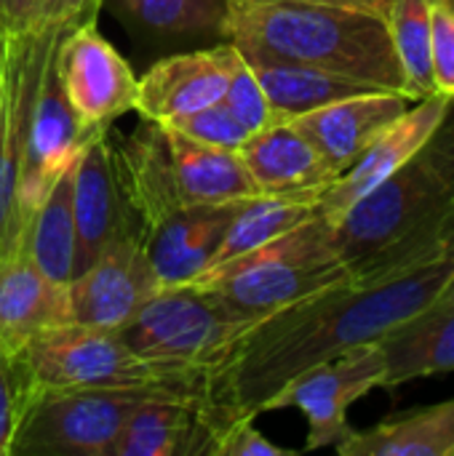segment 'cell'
I'll use <instances>...</instances> for the list:
<instances>
[{
  "instance_id": "obj_1",
  "label": "cell",
  "mask_w": 454,
  "mask_h": 456,
  "mask_svg": "<svg viewBox=\"0 0 454 456\" xmlns=\"http://www.w3.org/2000/svg\"><path fill=\"white\" fill-rule=\"evenodd\" d=\"M452 273L454 254H447L383 281L351 278L257 323L203 379L214 446L233 422L265 414V406L297 374L377 342L393 326L431 307Z\"/></svg>"
},
{
  "instance_id": "obj_2",
  "label": "cell",
  "mask_w": 454,
  "mask_h": 456,
  "mask_svg": "<svg viewBox=\"0 0 454 456\" xmlns=\"http://www.w3.org/2000/svg\"><path fill=\"white\" fill-rule=\"evenodd\" d=\"M332 240L353 281L454 254V99L428 142L332 224Z\"/></svg>"
},
{
  "instance_id": "obj_3",
  "label": "cell",
  "mask_w": 454,
  "mask_h": 456,
  "mask_svg": "<svg viewBox=\"0 0 454 456\" xmlns=\"http://www.w3.org/2000/svg\"><path fill=\"white\" fill-rule=\"evenodd\" d=\"M225 37L241 53L292 59L372 88L407 94L388 24L369 11L289 0H230Z\"/></svg>"
},
{
  "instance_id": "obj_4",
  "label": "cell",
  "mask_w": 454,
  "mask_h": 456,
  "mask_svg": "<svg viewBox=\"0 0 454 456\" xmlns=\"http://www.w3.org/2000/svg\"><path fill=\"white\" fill-rule=\"evenodd\" d=\"M351 278V270L334 251L332 224L313 214L292 232L225 265L209 267L190 281V286L214 294L233 310L262 323L265 318Z\"/></svg>"
},
{
  "instance_id": "obj_5",
  "label": "cell",
  "mask_w": 454,
  "mask_h": 456,
  "mask_svg": "<svg viewBox=\"0 0 454 456\" xmlns=\"http://www.w3.org/2000/svg\"><path fill=\"white\" fill-rule=\"evenodd\" d=\"M260 321L198 286L161 289L126 326L123 342L144 361L201 385Z\"/></svg>"
},
{
  "instance_id": "obj_6",
  "label": "cell",
  "mask_w": 454,
  "mask_h": 456,
  "mask_svg": "<svg viewBox=\"0 0 454 456\" xmlns=\"http://www.w3.org/2000/svg\"><path fill=\"white\" fill-rule=\"evenodd\" d=\"M21 390H166L203 398L201 385L139 358L118 331L78 323L35 337L16 358Z\"/></svg>"
},
{
  "instance_id": "obj_7",
  "label": "cell",
  "mask_w": 454,
  "mask_h": 456,
  "mask_svg": "<svg viewBox=\"0 0 454 456\" xmlns=\"http://www.w3.org/2000/svg\"><path fill=\"white\" fill-rule=\"evenodd\" d=\"M166 390H27L11 456H112L123 422Z\"/></svg>"
},
{
  "instance_id": "obj_8",
  "label": "cell",
  "mask_w": 454,
  "mask_h": 456,
  "mask_svg": "<svg viewBox=\"0 0 454 456\" xmlns=\"http://www.w3.org/2000/svg\"><path fill=\"white\" fill-rule=\"evenodd\" d=\"M3 32V29H0ZM64 29H16L3 32L0 72V254L16 248L24 238L21 222V174L29 139L35 99Z\"/></svg>"
},
{
  "instance_id": "obj_9",
  "label": "cell",
  "mask_w": 454,
  "mask_h": 456,
  "mask_svg": "<svg viewBox=\"0 0 454 456\" xmlns=\"http://www.w3.org/2000/svg\"><path fill=\"white\" fill-rule=\"evenodd\" d=\"M51 69L88 139L107 134L118 118L134 110L136 75L120 51L96 29V19L59 35Z\"/></svg>"
},
{
  "instance_id": "obj_10",
  "label": "cell",
  "mask_w": 454,
  "mask_h": 456,
  "mask_svg": "<svg viewBox=\"0 0 454 456\" xmlns=\"http://www.w3.org/2000/svg\"><path fill=\"white\" fill-rule=\"evenodd\" d=\"M383 382L385 358L380 345H359L297 374L265 406V414L297 409L308 419L305 452L337 449L353 433L348 422V409L372 390L383 387Z\"/></svg>"
},
{
  "instance_id": "obj_11",
  "label": "cell",
  "mask_w": 454,
  "mask_h": 456,
  "mask_svg": "<svg viewBox=\"0 0 454 456\" xmlns=\"http://www.w3.org/2000/svg\"><path fill=\"white\" fill-rule=\"evenodd\" d=\"M161 289L142 243V230H131L67 283L70 323L120 331Z\"/></svg>"
},
{
  "instance_id": "obj_12",
  "label": "cell",
  "mask_w": 454,
  "mask_h": 456,
  "mask_svg": "<svg viewBox=\"0 0 454 456\" xmlns=\"http://www.w3.org/2000/svg\"><path fill=\"white\" fill-rule=\"evenodd\" d=\"M75 265L72 278L88 270L120 235L142 230L126 203L110 131L88 139L72 174Z\"/></svg>"
},
{
  "instance_id": "obj_13",
  "label": "cell",
  "mask_w": 454,
  "mask_h": 456,
  "mask_svg": "<svg viewBox=\"0 0 454 456\" xmlns=\"http://www.w3.org/2000/svg\"><path fill=\"white\" fill-rule=\"evenodd\" d=\"M238 61L241 51L230 40L214 48L166 56L136 80L134 112L144 120L169 123L179 115L217 104L222 102Z\"/></svg>"
},
{
  "instance_id": "obj_14",
  "label": "cell",
  "mask_w": 454,
  "mask_h": 456,
  "mask_svg": "<svg viewBox=\"0 0 454 456\" xmlns=\"http://www.w3.org/2000/svg\"><path fill=\"white\" fill-rule=\"evenodd\" d=\"M452 104V96L431 94L417 99L391 128H385L367 152L345 168L334 184L318 198L316 214L334 224L353 203H359L367 192H372L377 184H383L391 174H396L436 131V126L444 120L447 110Z\"/></svg>"
},
{
  "instance_id": "obj_15",
  "label": "cell",
  "mask_w": 454,
  "mask_h": 456,
  "mask_svg": "<svg viewBox=\"0 0 454 456\" xmlns=\"http://www.w3.org/2000/svg\"><path fill=\"white\" fill-rule=\"evenodd\" d=\"M86 144H88V136L80 131L48 59V67H45V75L35 99L32 120H29V139H27L21 192H19L21 222H27V216L43 203L48 190L67 171L75 168Z\"/></svg>"
},
{
  "instance_id": "obj_16",
  "label": "cell",
  "mask_w": 454,
  "mask_h": 456,
  "mask_svg": "<svg viewBox=\"0 0 454 456\" xmlns=\"http://www.w3.org/2000/svg\"><path fill=\"white\" fill-rule=\"evenodd\" d=\"M238 158L244 160L260 195L318 203V198L340 176L318 147L289 120L252 134L238 147Z\"/></svg>"
},
{
  "instance_id": "obj_17",
  "label": "cell",
  "mask_w": 454,
  "mask_h": 456,
  "mask_svg": "<svg viewBox=\"0 0 454 456\" xmlns=\"http://www.w3.org/2000/svg\"><path fill=\"white\" fill-rule=\"evenodd\" d=\"M412 104L415 99L399 91H364L297 115L289 123L318 147L337 174H343Z\"/></svg>"
},
{
  "instance_id": "obj_18",
  "label": "cell",
  "mask_w": 454,
  "mask_h": 456,
  "mask_svg": "<svg viewBox=\"0 0 454 456\" xmlns=\"http://www.w3.org/2000/svg\"><path fill=\"white\" fill-rule=\"evenodd\" d=\"M64 323L67 286L43 275L24 243L0 254V353L16 358L35 337Z\"/></svg>"
},
{
  "instance_id": "obj_19",
  "label": "cell",
  "mask_w": 454,
  "mask_h": 456,
  "mask_svg": "<svg viewBox=\"0 0 454 456\" xmlns=\"http://www.w3.org/2000/svg\"><path fill=\"white\" fill-rule=\"evenodd\" d=\"M241 203L185 206L142 230L144 251L163 289L185 286L209 267Z\"/></svg>"
},
{
  "instance_id": "obj_20",
  "label": "cell",
  "mask_w": 454,
  "mask_h": 456,
  "mask_svg": "<svg viewBox=\"0 0 454 456\" xmlns=\"http://www.w3.org/2000/svg\"><path fill=\"white\" fill-rule=\"evenodd\" d=\"M214 436L198 395H150L120 428L112 456H211Z\"/></svg>"
},
{
  "instance_id": "obj_21",
  "label": "cell",
  "mask_w": 454,
  "mask_h": 456,
  "mask_svg": "<svg viewBox=\"0 0 454 456\" xmlns=\"http://www.w3.org/2000/svg\"><path fill=\"white\" fill-rule=\"evenodd\" d=\"M139 120V128L131 136L112 142V150L126 203L131 206L142 230H147L187 203L171 168L163 126L144 118Z\"/></svg>"
},
{
  "instance_id": "obj_22",
  "label": "cell",
  "mask_w": 454,
  "mask_h": 456,
  "mask_svg": "<svg viewBox=\"0 0 454 456\" xmlns=\"http://www.w3.org/2000/svg\"><path fill=\"white\" fill-rule=\"evenodd\" d=\"M163 131H166L171 168L187 206L241 203L260 195L244 160L238 158V150L198 144L166 126Z\"/></svg>"
},
{
  "instance_id": "obj_23",
  "label": "cell",
  "mask_w": 454,
  "mask_h": 456,
  "mask_svg": "<svg viewBox=\"0 0 454 456\" xmlns=\"http://www.w3.org/2000/svg\"><path fill=\"white\" fill-rule=\"evenodd\" d=\"M385 358L383 387L454 371V310L425 307L377 339Z\"/></svg>"
},
{
  "instance_id": "obj_24",
  "label": "cell",
  "mask_w": 454,
  "mask_h": 456,
  "mask_svg": "<svg viewBox=\"0 0 454 456\" xmlns=\"http://www.w3.org/2000/svg\"><path fill=\"white\" fill-rule=\"evenodd\" d=\"M244 59L257 75L278 120H292L297 115L364 91H383L292 59H276L265 53H244Z\"/></svg>"
},
{
  "instance_id": "obj_25",
  "label": "cell",
  "mask_w": 454,
  "mask_h": 456,
  "mask_svg": "<svg viewBox=\"0 0 454 456\" xmlns=\"http://www.w3.org/2000/svg\"><path fill=\"white\" fill-rule=\"evenodd\" d=\"M340 456H454V398L353 430Z\"/></svg>"
},
{
  "instance_id": "obj_26",
  "label": "cell",
  "mask_w": 454,
  "mask_h": 456,
  "mask_svg": "<svg viewBox=\"0 0 454 456\" xmlns=\"http://www.w3.org/2000/svg\"><path fill=\"white\" fill-rule=\"evenodd\" d=\"M72 171H67L24 222V248L43 275L67 286L75 265V216H72Z\"/></svg>"
},
{
  "instance_id": "obj_27",
  "label": "cell",
  "mask_w": 454,
  "mask_h": 456,
  "mask_svg": "<svg viewBox=\"0 0 454 456\" xmlns=\"http://www.w3.org/2000/svg\"><path fill=\"white\" fill-rule=\"evenodd\" d=\"M313 214H316L313 200L276 198V195H257V198L244 200L238 206V211L233 214L209 267L225 265L235 256H244V254L292 232L294 227L308 222Z\"/></svg>"
},
{
  "instance_id": "obj_28",
  "label": "cell",
  "mask_w": 454,
  "mask_h": 456,
  "mask_svg": "<svg viewBox=\"0 0 454 456\" xmlns=\"http://www.w3.org/2000/svg\"><path fill=\"white\" fill-rule=\"evenodd\" d=\"M110 5L155 37H225L230 11V0H110Z\"/></svg>"
},
{
  "instance_id": "obj_29",
  "label": "cell",
  "mask_w": 454,
  "mask_h": 456,
  "mask_svg": "<svg viewBox=\"0 0 454 456\" xmlns=\"http://www.w3.org/2000/svg\"><path fill=\"white\" fill-rule=\"evenodd\" d=\"M385 24L407 80V94L415 102L436 94L433 67H431V3L393 0Z\"/></svg>"
},
{
  "instance_id": "obj_30",
  "label": "cell",
  "mask_w": 454,
  "mask_h": 456,
  "mask_svg": "<svg viewBox=\"0 0 454 456\" xmlns=\"http://www.w3.org/2000/svg\"><path fill=\"white\" fill-rule=\"evenodd\" d=\"M163 126L193 139V142H198V144H209V147H219V150H238L252 136L238 123V118L227 110L225 102L209 104V107L195 110L190 115H179Z\"/></svg>"
},
{
  "instance_id": "obj_31",
  "label": "cell",
  "mask_w": 454,
  "mask_h": 456,
  "mask_svg": "<svg viewBox=\"0 0 454 456\" xmlns=\"http://www.w3.org/2000/svg\"><path fill=\"white\" fill-rule=\"evenodd\" d=\"M222 102L227 104V110L238 118V123L249 131V134H257L273 123H281L257 80V75L252 72L249 61L244 59L241 53V61L227 83V91L222 96Z\"/></svg>"
},
{
  "instance_id": "obj_32",
  "label": "cell",
  "mask_w": 454,
  "mask_h": 456,
  "mask_svg": "<svg viewBox=\"0 0 454 456\" xmlns=\"http://www.w3.org/2000/svg\"><path fill=\"white\" fill-rule=\"evenodd\" d=\"M431 3V67L436 94L454 99V0Z\"/></svg>"
},
{
  "instance_id": "obj_33",
  "label": "cell",
  "mask_w": 454,
  "mask_h": 456,
  "mask_svg": "<svg viewBox=\"0 0 454 456\" xmlns=\"http://www.w3.org/2000/svg\"><path fill=\"white\" fill-rule=\"evenodd\" d=\"M104 0H32L21 29H72L96 19Z\"/></svg>"
},
{
  "instance_id": "obj_34",
  "label": "cell",
  "mask_w": 454,
  "mask_h": 456,
  "mask_svg": "<svg viewBox=\"0 0 454 456\" xmlns=\"http://www.w3.org/2000/svg\"><path fill=\"white\" fill-rule=\"evenodd\" d=\"M297 452L284 449L273 441H268L257 428L254 419H238L233 422L217 441L214 456H294Z\"/></svg>"
},
{
  "instance_id": "obj_35",
  "label": "cell",
  "mask_w": 454,
  "mask_h": 456,
  "mask_svg": "<svg viewBox=\"0 0 454 456\" xmlns=\"http://www.w3.org/2000/svg\"><path fill=\"white\" fill-rule=\"evenodd\" d=\"M21 382L13 358L0 353V456H11V444L16 436L21 414Z\"/></svg>"
},
{
  "instance_id": "obj_36",
  "label": "cell",
  "mask_w": 454,
  "mask_h": 456,
  "mask_svg": "<svg viewBox=\"0 0 454 456\" xmlns=\"http://www.w3.org/2000/svg\"><path fill=\"white\" fill-rule=\"evenodd\" d=\"M32 0H0V29L3 32H16L24 27L27 11Z\"/></svg>"
},
{
  "instance_id": "obj_37",
  "label": "cell",
  "mask_w": 454,
  "mask_h": 456,
  "mask_svg": "<svg viewBox=\"0 0 454 456\" xmlns=\"http://www.w3.org/2000/svg\"><path fill=\"white\" fill-rule=\"evenodd\" d=\"M431 307H439V310H454V273L450 275V281L444 283V289L436 294V299L431 302Z\"/></svg>"
},
{
  "instance_id": "obj_38",
  "label": "cell",
  "mask_w": 454,
  "mask_h": 456,
  "mask_svg": "<svg viewBox=\"0 0 454 456\" xmlns=\"http://www.w3.org/2000/svg\"><path fill=\"white\" fill-rule=\"evenodd\" d=\"M0 72H3V32H0Z\"/></svg>"
}]
</instances>
